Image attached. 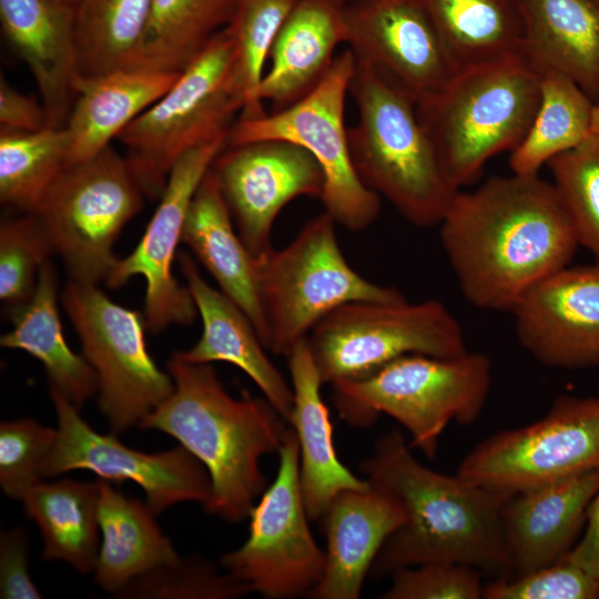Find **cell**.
Instances as JSON below:
<instances>
[{"label": "cell", "instance_id": "cell-1", "mask_svg": "<svg viewBox=\"0 0 599 599\" xmlns=\"http://www.w3.org/2000/svg\"><path fill=\"white\" fill-rule=\"evenodd\" d=\"M438 226L463 295L486 311L511 313L580 246L554 184L538 174L493 176L458 191Z\"/></svg>", "mask_w": 599, "mask_h": 599}, {"label": "cell", "instance_id": "cell-2", "mask_svg": "<svg viewBox=\"0 0 599 599\" xmlns=\"http://www.w3.org/2000/svg\"><path fill=\"white\" fill-rule=\"evenodd\" d=\"M361 469L404 517L373 564L376 577L427 562L465 564L507 576L501 511L510 494L422 465L396 429L378 438Z\"/></svg>", "mask_w": 599, "mask_h": 599}, {"label": "cell", "instance_id": "cell-3", "mask_svg": "<svg viewBox=\"0 0 599 599\" xmlns=\"http://www.w3.org/2000/svg\"><path fill=\"white\" fill-rule=\"evenodd\" d=\"M174 389L139 427L174 437L206 468L212 486L207 512L230 522L250 517L266 488L261 458L278 453L288 427L263 397L231 396L214 367L174 353L167 363Z\"/></svg>", "mask_w": 599, "mask_h": 599}, {"label": "cell", "instance_id": "cell-4", "mask_svg": "<svg viewBox=\"0 0 599 599\" xmlns=\"http://www.w3.org/2000/svg\"><path fill=\"white\" fill-rule=\"evenodd\" d=\"M357 121L348 128L361 181L410 224L438 225L458 191L423 128L415 102L355 59L349 85Z\"/></svg>", "mask_w": 599, "mask_h": 599}, {"label": "cell", "instance_id": "cell-5", "mask_svg": "<svg viewBox=\"0 0 599 599\" xmlns=\"http://www.w3.org/2000/svg\"><path fill=\"white\" fill-rule=\"evenodd\" d=\"M540 73L524 55L458 71L416 103L418 119L457 189L494 155L512 152L529 131L540 102Z\"/></svg>", "mask_w": 599, "mask_h": 599}, {"label": "cell", "instance_id": "cell-6", "mask_svg": "<svg viewBox=\"0 0 599 599\" xmlns=\"http://www.w3.org/2000/svg\"><path fill=\"white\" fill-rule=\"evenodd\" d=\"M491 385L487 355L466 351L450 357L410 354L358 379L332 384L342 419L368 427L379 414L396 419L410 435V447L428 458L450 422L474 423Z\"/></svg>", "mask_w": 599, "mask_h": 599}, {"label": "cell", "instance_id": "cell-7", "mask_svg": "<svg viewBox=\"0 0 599 599\" xmlns=\"http://www.w3.org/2000/svg\"><path fill=\"white\" fill-rule=\"evenodd\" d=\"M336 222L325 211L311 219L284 247L257 258V291L264 346L285 356L337 307L358 301L405 300L354 270L341 251Z\"/></svg>", "mask_w": 599, "mask_h": 599}, {"label": "cell", "instance_id": "cell-8", "mask_svg": "<svg viewBox=\"0 0 599 599\" xmlns=\"http://www.w3.org/2000/svg\"><path fill=\"white\" fill-rule=\"evenodd\" d=\"M234 40L227 26L180 73L154 104L118 136L143 193L160 200L169 174L186 151L227 135L244 98L233 74Z\"/></svg>", "mask_w": 599, "mask_h": 599}, {"label": "cell", "instance_id": "cell-9", "mask_svg": "<svg viewBox=\"0 0 599 599\" xmlns=\"http://www.w3.org/2000/svg\"><path fill=\"white\" fill-rule=\"evenodd\" d=\"M143 191L126 158L110 145L68 164L34 213L64 263L70 280L97 285L116 256L114 242L143 205Z\"/></svg>", "mask_w": 599, "mask_h": 599}, {"label": "cell", "instance_id": "cell-10", "mask_svg": "<svg viewBox=\"0 0 599 599\" xmlns=\"http://www.w3.org/2000/svg\"><path fill=\"white\" fill-rule=\"evenodd\" d=\"M355 70L346 48L323 80L293 104L231 126L226 145L282 140L307 150L319 163L325 185L321 201L337 225L352 232L368 229L380 213V197L358 177L351 159L345 100Z\"/></svg>", "mask_w": 599, "mask_h": 599}, {"label": "cell", "instance_id": "cell-11", "mask_svg": "<svg viewBox=\"0 0 599 599\" xmlns=\"http://www.w3.org/2000/svg\"><path fill=\"white\" fill-rule=\"evenodd\" d=\"M307 341L323 385L363 378L405 355L467 351L460 324L436 300L352 302L319 321Z\"/></svg>", "mask_w": 599, "mask_h": 599}, {"label": "cell", "instance_id": "cell-12", "mask_svg": "<svg viewBox=\"0 0 599 599\" xmlns=\"http://www.w3.org/2000/svg\"><path fill=\"white\" fill-rule=\"evenodd\" d=\"M61 303L97 373L99 407L111 433L139 426L174 389L148 351L144 314L113 302L97 285L72 281Z\"/></svg>", "mask_w": 599, "mask_h": 599}, {"label": "cell", "instance_id": "cell-13", "mask_svg": "<svg viewBox=\"0 0 599 599\" xmlns=\"http://www.w3.org/2000/svg\"><path fill=\"white\" fill-rule=\"evenodd\" d=\"M277 454L276 477L251 510L247 539L220 561L250 592L267 599H291L308 596L319 582L325 551L309 529L300 480L298 443L292 427Z\"/></svg>", "mask_w": 599, "mask_h": 599}, {"label": "cell", "instance_id": "cell-14", "mask_svg": "<svg viewBox=\"0 0 599 599\" xmlns=\"http://www.w3.org/2000/svg\"><path fill=\"white\" fill-rule=\"evenodd\" d=\"M595 469H599V396L565 395L539 420L477 444L456 474L512 495Z\"/></svg>", "mask_w": 599, "mask_h": 599}, {"label": "cell", "instance_id": "cell-15", "mask_svg": "<svg viewBox=\"0 0 599 599\" xmlns=\"http://www.w3.org/2000/svg\"><path fill=\"white\" fill-rule=\"evenodd\" d=\"M49 393L58 435L42 465V478L87 469L111 483L132 480L145 493L146 505L155 516L177 502L205 505L211 498L205 466L183 446L153 454L132 449L113 434L95 432L60 393Z\"/></svg>", "mask_w": 599, "mask_h": 599}, {"label": "cell", "instance_id": "cell-16", "mask_svg": "<svg viewBox=\"0 0 599 599\" xmlns=\"http://www.w3.org/2000/svg\"><path fill=\"white\" fill-rule=\"evenodd\" d=\"M222 135L180 156L173 165L144 234L125 257L116 258L105 284L116 288L136 275L144 277V319L153 334L170 325H190L197 309L186 285L173 275L176 248L182 243L185 217L192 199L213 161L226 145Z\"/></svg>", "mask_w": 599, "mask_h": 599}, {"label": "cell", "instance_id": "cell-17", "mask_svg": "<svg viewBox=\"0 0 599 599\" xmlns=\"http://www.w3.org/2000/svg\"><path fill=\"white\" fill-rule=\"evenodd\" d=\"M210 171L240 237L255 258L274 248L273 225L284 206L301 196L321 200L325 185L316 159L282 140L225 145Z\"/></svg>", "mask_w": 599, "mask_h": 599}, {"label": "cell", "instance_id": "cell-18", "mask_svg": "<svg viewBox=\"0 0 599 599\" xmlns=\"http://www.w3.org/2000/svg\"><path fill=\"white\" fill-rule=\"evenodd\" d=\"M345 24L355 59L415 104L457 73L419 0L345 2Z\"/></svg>", "mask_w": 599, "mask_h": 599}, {"label": "cell", "instance_id": "cell-19", "mask_svg": "<svg viewBox=\"0 0 599 599\" xmlns=\"http://www.w3.org/2000/svg\"><path fill=\"white\" fill-rule=\"evenodd\" d=\"M511 313L520 345L540 364L562 369L599 365V264L554 273Z\"/></svg>", "mask_w": 599, "mask_h": 599}, {"label": "cell", "instance_id": "cell-20", "mask_svg": "<svg viewBox=\"0 0 599 599\" xmlns=\"http://www.w3.org/2000/svg\"><path fill=\"white\" fill-rule=\"evenodd\" d=\"M598 489L599 469H595L512 494L501 511L506 577L560 561L577 542Z\"/></svg>", "mask_w": 599, "mask_h": 599}, {"label": "cell", "instance_id": "cell-21", "mask_svg": "<svg viewBox=\"0 0 599 599\" xmlns=\"http://www.w3.org/2000/svg\"><path fill=\"white\" fill-rule=\"evenodd\" d=\"M2 33L39 89L49 126L64 128L80 74L74 4L63 0H0Z\"/></svg>", "mask_w": 599, "mask_h": 599}, {"label": "cell", "instance_id": "cell-22", "mask_svg": "<svg viewBox=\"0 0 599 599\" xmlns=\"http://www.w3.org/2000/svg\"><path fill=\"white\" fill-rule=\"evenodd\" d=\"M185 285L202 319V334L179 356L192 363L225 362L243 370L270 404L288 422L293 389L265 352L258 332L248 316L221 290L211 286L186 252L179 255Z\"/></svg>", "mask_w": 599, "mask_h": 599}, {"label": "cell", "instance_id": "cell-23", "mask_svg": "<svg viewBox=\"0 0 599 599\" xmlns=\"http://www.w3.org/2000/svg\"><path fill=\"white\" fill-rule=\"evenodd\" d=\"M403 518L399 506L370 485L339 493L319 519L326 538L325 567L308 597L359 598L367 572Z\"/></svg>", "mask_w": 599, "mask_h": 599}, {"label": "cell", "instance_id": "cell-24", "mask_svg": "<svg viewBox=\"0 0 599 599\" xmlns=\"http://www.w3.org/2000/svg\"><path fill=\"white\" fill-rule=\"evenodd\" d=\"M346 0H296L273 44L260 85L262 102L282 110L311 92L345 43Z\"/></svg>", "mask_w": 599, "mask_h": 599}, {"label": "cell", "instance_id": "cell-25", "mask_svg": "<svg viewBox=\"0 0 599 599\" xmlns=\"http://www.w3.org/2000/svg\"><path fill=\"white\" fill-rule=\"evenodd\" d=\"M286 358L294 397L288 423L298 443L302 494L309 519L319 520L339 493L365 489L369 484L354 475L337 456L329 412L321 395L323 383L307 338Z\"/></svg>", "mask_w": 599, "mask_h": 599}, {"label": "cell", "instance_id": "cell-26", "mask_svg": "<svg viewBox=\"0 0 599 599\" xmlns=\"http://www.w3.org/2000/svg\"><path fill=\"white\" fill-rule=\"evenodd\" d=\"M524 53L539 72L572 80L599 104V0H517Z\"/></svg>", "mask_w": 599, "mask_h": 599}, {"label": "cell", "instance_id": "cell-27", "mask_svg": "<svg viewBox=\"0 0 599 599\" xmlns=\"http://www.w3.org/2000/svg\"><path fill=\"white\" fill-rule=\"evenodd\" d=\"M180 73L121 69L75 82V98L64 125L69 164L90 159L110 145L141 113L162 98Z\"/></svg>", "mask_w": 599, "mask_h": 599}, {"label": "cell", "instance_id": "cell-28", "mask_svg": "<svg viewBox=\"0 0 599 599\" xmlns=\"http://www.w3.org/2000/svg\"><path fill=\"white\" fill-rule=\"evenodd\" d=\"M182 243L190 247L220 290L248 316L264 344L265 325L257 291V258L240 237L210 170L190 204Z\"/></svg>", "mask_w": 599, "mask_h": 599}, {"label": "cell", "instance_id": "cell-29", "mask_svg": "<svg viewBox=\"0 0 599 599\" xmlns=\"http://www.w3.org/2000/svg\"><path fill=\"white\" fill-rule=\"evenodd\" d=\"M58 275L49 261L38 273L32 297L9 312L12 329L3 334L0 345L21 349L40 361L54 389L78 409L99 392L95 370L83 354L68 345L58 309Z\"/></svg>", "mask_w": 599, "mask_h": 599}, {"label": "cell", "instance_id": "cell-30", "mask_svg": "<svg viewBox=\"0 0 599 599\" xmlns=\"http://www.w3.org/2000/svg\"><path fill=\"white\" fill-rule=\"evenodd\" d=\"M99 481V521L102 534L94 567L95 582L118 593L134 578L179 558L155 515L141 500Z\"/></svg>", "mask_w": 599, "mask_h": 599}, {"label": "cell", "instance_id": "cell-31", "mask_svg": "<svg viewBox=\"0 0 599 599\" xmlns=\"http://www.w3.org/2000/svg\"><path fill=\"white\" fill-rule=\"evenodd\" d=\"M27 516L43 538V558L82 573L94 570L100 549L99 481H39L22 496Z\"/></svg>", "mask_w": 599, "mask_h": 599}, {"label": "cell", "instance_id": "cell-32", "mask_svg": "<svg viewBox=\"0 0 599 599\" xmlns=\"http://www.w3.org/2000/svg\"><path fill=\"white\" fill-rule=\"evenodd\" d=\"M457 72L524 55L517 0H419Z\"/></svg>", "mask_w": 599, "mask_h": 599}, {"label": "cell", "instance_id": "cell-33", "mask_svg": "<svg viewBox=\"0 0 599 599\" xmlns=\"http://www.w3.org/2000/svg\"><path fill=\"white\" fill-rule=\"evenodd\" d=\"M238 0H151L133 69L181 73L233 20Z\"/></svg>", "mask_w": 599, "mask_h": 599}, {"label": "cell", "instance_id": "cell-34", "mask_svg": "<svg viewBox=\"0 0 599 599\" xmlns=\"http://www.w3.org/2000/svg\"><path fill=\"white\" fill-rule=\"evenodd\" d=\"M540 75L539 106L526 136L511 152L512 173L538 174L554 156L591 133L596 103L566 75L555 71Z\"/></svg>", "mask_w": 599, "mask_h": 599}, {"label": "cell", "instance_id": "cell-35", "mask_svg": "<svg viewBox=\"0 0 599 599\" xmlns=\"http://www.w3.org/2000/svg\"><path fill=\"white\" fill-rule=\"evenodd\" d=\"M151 0H77L74 30L80 74L133 69Z\"/></svg>", "mask_w": 599, "mask_h": 599}, {"label": "cell", "instance_id": "cell-36", "mask_svg": "<svg viewBox=\"0 0 599 599\" xmlns=\"http://www.w3.org/2000/svg\"><path fill=\"white\" fill-rule=\"evenodd\" d=\"M70 140L65 128L34 132L0 130V202L32 213L62 170L69 164Z\"/></svg>", "mask_w": 599, "mask_h": 599}, {"label": "cell", "instance_id": "cell-37", "mask_svg": "<svg viewBox=\"0 0 599 599\" xmlns=\"http://www.w3.org/2000/svg\"><path fill=\"white\" fill-rule=\"evenodd\" d=\"M296 0H238L229 24L234 40L233 74L244 98L242 119L265 114L258 90L264 68Z\"/></svg>", "mask_w": 599, "mask_h": 599}, {"label": "cell", "instance_id": "cell-38", "mask_svg": "<svg viewBox=\"0 0 599 599\" xmlns=\"http://www.w3.org/2000/svg\"><path fill=\"white\" fill-rule=\"evenodd\" d=\"M547 165L552 184L577 233L599 264V133L554 156Z\"/></svg>", "mask_w": 599, "mask_h": 599}, {"label": "cell", "instance_id": "cell-39", "mask_svg": "<svg viewBox=\"0 0 599 599\" xmlns=\"http://www.w3.org/2000/svg\"><path fill=\"white\" fill-rule=\"evenodd\" d=\"M250 593L247 587L201 556L177 558L131 580L115 598L138 599H235Z\"/></svg>", "mask_w": 599, "mask_h": 599}, {"label": "cell", "instance_id": "cell-40", "mask_svg": "<svg viewBox=\"0 0 599 599\" xmlns=\"http://www.w3.org/2000/svg\"><path fill=\"white\" fill-rule=\"evenodd\" d=\"M53 254L51 238L34 213L1 222L0 300L8 312L32 297L39 270Z\"/></svg>", "mask_w": 599, "mask_h": 599}, {"label": "cell", "instance_id": "cell-41", "mask_svg": "<svg viewBox=\"0 0 599 599\" xmlns=\"http://www.w3.org/2000/svg\"><path fill=\"white\" fill-rule=\"evenodd\" d=\"M57 435V428L45 427L33 418L0 424V486L7 497L20 500L31 486L41 481V468Z\"/></svg>", "mask_w": 599, "mask_h": 599}, {"label": "cell", "instance_id": "cell-42", "mask_svg": "<svg viewBox=\"0 0 599 599\" xmlns=\"http://www.w3.org/2000/svg\"><path fill=\"white\" fill-rule=\"evenodd\" d=\"M485 599H597L599 580L560 560L518 577H497L484 585Z\"/></svg>", "mask_w": 599, "mask_h": 599}, {"label": "cell", "instance_id": "cell-43", "mask_svg": "<svg viewBox=\"0 0 599 599\" xmlns=\"http://www.w3.org/2000/svg\"><path fill=\"white\" fill-rule=\"evenodd\" d=\"M480 570L457 562H427L396 570L384 599H479Z\"/></svg>", "mask_w": 599, "mask_h": 599}, {"label": "cell", "instance_id": "cell-44", "mask_svg": "<svg viewBox=\"0 0 599 599\" xmlns=\"http://www.w3.org/2000/svg\"><path fill=\"white\" fill-rule=\"evenodd\" d=\"M0 598H42L29 573L28 537L22 528L2 531L0 536Z\"/></svg>", "mask_w": 599, "mask_h": 599}, {"label": "cell", "instance_id": "cell-45", "mask_svg": "<svg viewBox=\"0 0 599 599\" xmlns=\"http://www.w3.org/2000/svg\"><path fill=\"white\" fill-rule=\"evenodd\" d=\"M0 123L1 128L23 132L49 126L43 104L12 88L3 75L0 79Z\"/></svg>", "mask_w": 599, "mask_h": 599}, {"label": "cell", "instance_id": "cell-46", "mask_svg": "<svg viewBox=\"0 0 599 599\" xmlns=\"http://www.w3.org/2000/svg\"><path fill=\"white\" fill-rule=\"evenodd\" d=\"M582 537L562 558L599 580V489L589 504Z\"/></svg>", "mask_w": 599, "mask_h": 599}, {"label": "cell", "instance_id": "cell-47", "mask_svg": "<svg viewBox=\"0 0 599 599\" xmlns=\"http://www.w3.org/2000/svg\"><path fill=\"white\" fill-rule=\"evenodd\" d=\"M591 132L599 133V104H595V108H593Z\"/></svg>", "mask_w": 599, "mask_h": 599}, {"label": "cell", "instance_id": "cell-48", "mask_svg": "<svg viewBox=\"0 0 599 599\" xmlns=\"http://www.w3.org/2000/svg\"><path fill=\"white\" fill-rule=\"evenodd\" d=\"M63 1L74 4L77 0H63Z\"/></svg>", "mask_w": 599, "mask_h": 599}]
</instances>
